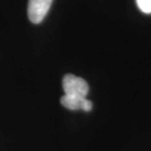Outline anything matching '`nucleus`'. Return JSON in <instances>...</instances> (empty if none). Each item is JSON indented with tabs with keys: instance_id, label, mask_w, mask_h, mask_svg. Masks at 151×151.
<instances>
[{
	"instance_id": "nucleus-1",
	"label": "nucleus",
	"mask_w": 151,
	"mask_h": 151,
	"mask_svg": "<svg viewBox=\"0 0 151 151\" xmlns=\"http://www.w3.org/2000/svg\"><path fill=\"white\" fill-rule=\"evenodd\" d=\"M62 84L65 95L86 97L87 93L89 91V87L86 81L83 78L72 74H67L64 76Z\"/></svg>"
},
{
	"instance_id": "nucleus-2",
	"label": "nucleus",
	"mask_w": 151,
	"mask_h": 151,
	"mask_svg": "<svg viewBox=\"0 0 151 151\" xmlns=\"http://www.w3.org/2000/svg\"><path fill=\"white\" fill-rule=\"evenodd\" d=\"M53 0H29L28 16L32 24L41 23L51 7Z\"/></svg>"
},
{
	"instance_id": "nucleus-3",
	"label": "nucleus",
	"mask_w": 151,
	"mask_h": 151,
	"mask_svg": "<svg viewBox=\"0 0 151 151\" xmlns=\"http://www.w3.org/2000/svg\"><path fill=\"white\" fill-rule=\"evenodd\" d=\"M61 104L70 110H83L88 112L92 109V102L86 97H78V96L63 95L60 99Z\"/></svg>"
},
{
	"instance_id": "nucleus-4",
	"label": "nucleus",
	"mask_w": 151,
	"mask_h": 151,
	"mask_svg": "<svg viewBox=\"0 0 151 151\" xmlns=\"http://www.w3.org/2000/svg\"><path fill=\"white\" fill-rule=\"evenodd\" d=\"M137 4L141 12L151 14V0H137Z\"/></svg>"
}]
</instances>
